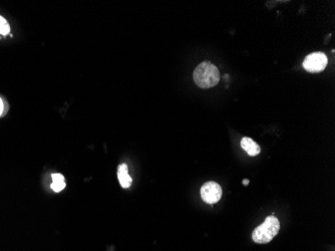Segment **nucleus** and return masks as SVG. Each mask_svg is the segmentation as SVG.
I'll return each mask as SVG.
<instances>
[{
  "label": "nucleus",
  "instance_id": "f257e3e1",
  "mask_svg": "<svg viewBox=\"0 0 335 251\" xmlns=\"http://www.w3.org/2000/svg\"><path fill=\"white\" fill-rule=\"evenodd\" d=\"M193 79L201 89H209L219 84L220 73L216 65L210 61H204L195 68Z\"/></svg>",
  "mask_w": 335,
  "mask_h": 251
},
{
  "label": "nucleus",
  "instance_id": "0eeeda50",
  "mask_svg": "<svg viewBox=\"0 0 335 251\" xmlns=\"http://www.w3.org/2000/svg\"><path fill=\"white\" fill-rule=\"evenodd\" d=\"M52 183H51V189L54 192H60L65 188V181L64 177L59 173H54L51 175Z\"/></svg>",
  "mask_w": 335,
  "mask_h": 251
},
{
  "label": "nucleus",
  "instance_id": "9d476101",
  "mask_svg": "<svg viewBox=\"0 0 335 251\" xmlns=\"http://www.w3.org/2000/svg\"><path fill=\"white\" fill-rule=\"evenodd\" d=\"M243 184H244V185H248V184H249V180H248V179H244V180H243Z\"/></svg>",
  "mask_w": 335,
  "mask_h": 251
},
{
  "label": "nucleus",
  "instance_id": "7ed1b4c3",
  "mask_svg": "<svg viewBox=\"0 0 335 251\" xmlns=\"http://www.w3.org/2000/svg\"><path fill=\"white\" fill-rule=\"evenodd\" d=\"M327 62V56L323 52H313L305 57L303 67L309 73H320L324 70Z\"/></svg>",
  "mask_w": 335,
  "mask_h": 251
},
{
  "label": "nucleus",
  "instance_id": "423d86ee",
  "mask_svg": "<svg viewBox=\"0 0 335 251\" xmlns=\"http://www.w3.org/2000/svg\"><path fill=\"white\" fill-rule=\"evenodd\" d=\"M241 148L243 150L246 151L247 154L252 157L257 156L261 152L259 145L257 143H255L251 138H248V137H244L241 140Z\"/></svg>",
  "mask_w": 335,
  "mask_h": 251
},
{
  "label": "nucleus",
  "instance_id": "f03ea898",
  "mask_svg": "<svg viewBox=\"0 0 335 251\" xmlns=\"http://www.w3.org/2000/svg\"><path fill=\"white\" fill-rule=\"evenodd\" d=\"M280 222L275 216H268L265 221L258 227H256L252 233V239L254 242L264 244L270 242L279 232Z\"/></svg>",
  "mask_w": 335,
  "mask_h": 251
},
{
  "label": "nucleus",
  "instance_id": "6e6552de",
  "mask_svg": "<svg viewBox=\"0 0 335 251\" xmlns=\"http://www.w3.org/2000/svg\"><path fill=\"white\" fill-rule=\"evenodd\" d=\"M10 30V26L8 24V22L6 21V19L4 17H2L0 15V34H7Z\"/></svg>",
  "mask_w": 335,
  "mask_h": 251
},
{
  "label": "nucleus",
  "instance_id": "39448f33",
  "mask_svg": "<svg viewBox=\"0 0 335 251\" xmlns=\"http://www.w3.org/2000/svg\"><path fill=\"white\" fill-rule=\"evenodd\" d=\"M118 178L120 184L123 188H130L132 185V177L129 175L128 166L126 164H121L118 168Z\"/></svg>",
  "mask_w": 335,
  "mask_h": 251
},
{
  "label": "nucleus",
  "instance_id": "20e7f679",
  "mask_svg": "<svg viewBox=\"0 0 335 251\" xmlns=\"http://www.w3.org/2000/svg\"><path fill=\"white\" fill-rule=\"evenodd\" d=\"M201 197L207 204H215L222 197V188L216 182H207L201 188Z\"/></svg>",
  "mask_w": 335,
  "mask_h": 251
},
{
  "label": "nucleus",
  "instance_id": "1a4fd4ad",
  "mask_svg": "<svg viewBox=\"0 0 335 251\" xmlns=\"http://www.w3.org/2000/svg\"><path fill=\"white\" fill-rule=\"evenodd\" d=\"M3 111H4V103H3L2 100L0 99V116H2Z\"/></svg>",
  "mask_w": 335,
  "mask_h": 251
}]
</instances>
